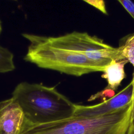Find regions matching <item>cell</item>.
<instances>
[{
	"label": "cell",
	"instance_id": "cell-2",
	"mask_svg": "<svg viewBox=\"0 0 134 134\" xmlns=\"http://www.w3.org/2000/svg\"><path fill=\"white\" fill-rule=\"evenodd\" d=\"M22 36L29 42L24 60L39 68L75 76L104 71L82 54L57 43L53 37L27 33Z\"/></svg>",
	"mask_w": 134,
	"mask_h": 134
},
{
	"label": "cell",
	"instance_id": "cell-8",
	"mask_svg": "<svg viewBox=\"0 0 134 134\" xmlns=\"http://www.w3.org/2000/svg\"><path fill=\"white\" fill-rule=\"evenodd\" d=\"M15 69L13 53L7 48L0 46V73L11 72Z\"/></svg>",
	"mask_w": 134,
	"mask_h": 134
},
{
	"label": "cell",
	"instance_id": "cell-12",
	"mask_svg": "<svg viewBox=\"0 0 134 134\" xmlns=\"http://www.w3.org/2000/svg\"><path fill=\"white\" fill-rule=\"evenodd\" d=\"M132 104H131V111L130 118V124L134 125V71L133 73L132 79Z\"/></svg>",
	"mask_w": 134,
	"mask_h": 134
},
{
	"label": "cell",
	"instance_id": "cell-14",
	"mask_svg": "<svg viewBox=\"0 0 134 134\" xmlns=\"http://www.w3.org/2000/svg\"><path fill=\"white\" fill-rule=\"evenodd\" d=\"M2 24H1V21H0V34L2 31Z\"/></svg>",
	"mask_w": 134,
	"mask_h": 134
},
{
	"label": "cell",
	"instance_id": "cell-5",
	"mask_svg": "<svg viewBox=\"0 0 134 134\" xmlns=\"http://www.w3.org/2000/svg\"><path fill=\"white\" fill-rule=\"evenodd\" d=\"M132 82L131 81L117 94L107 100L93 105L75 104V109L86 117H98L117 111L132 103Z\"/></svg>",
	"mask_w": 134,
	"mask_h": 134
},
{
	"label": "cell",
	"instance_id": "cell-10",
	"mask_svg": "<svg viewBox=\"0 0 134 134\" xmlns=\"http://www.w3.org/2000/svg\"><path fill=\"white\" fill-rule=\"evenodd\" d=\"M84 2L93 6L95 8L100 11L102 13L108 15L105 3L103 0H84Z\"/></svg>",
	"mask_w": 134,
	"mask_h": 134
},
{
	"label": "cell",
	"instance_id": "cell-13",
	"mask_svg": "<svg viewBox=\"0 0 134 134\" xmlns=\"http://www.w3.org/2000/svg\"><path fill=\"white\" fill-rule=\"evenodd\" d=\"M126 134H134V127H130L127 131Z\"/></svg>",
	"mask_w": 134,
	"mask_h": 134
},
{
	"label": "cell",
	"instance_id": "cell-6",
	"mask_svg": "<svg viewBox=\"0 0 134 134\" xmlns=\"http://www.w3.org/2000/svg\"><path fill=\"white\" fill-rule=\"evenodd\" d=\"M24 120V113L13 97L0 102V134H19Z\"/></svg>",
	"mask_w": 134,
	"mask_h": 134
},
{
	"label": "cell",
	"instance_id": "cell-1",
	"mask_svg": "<svg viewBox=\"0 0 134 134\" xmlns=\"http://www.w3.org/2000/svg\"><path fill=\"white\" fill-rule=\"evenodd\" d=\"M12 97L21 107L25 120L32 125L54 122L70 118L75 104L54 87L23 82L12 93Z\"/></svg>",
	"mask_w": 134,
	"mask_h": 134
},
{
	"label": "cell",
	"instance_id": "cell-3",
	"mask_svg": "<svg viewBox=\"0 0 134 134\" xmlns=\"http://www.w3.org/2000/svg\"><path fill=\"white\" fill-rule=\"evenodd\" d=\"M131 104L98 117L84 116L75 109L70 118L49 124L32 125L25 119L19 134H126L130 125Z\"/></svg>",
	"mask_w": 134,
	"mask_h": 134
},
{
	"label": "cell",
	"instance_id": "cell-11",
	"mask_svg": "<svg viewBox=\"0 0 134 134\" xmlns=\"http://www.w3.org/2000/svg\"><path fill=\"white\" fill-rule=\"evenodd\" d=\"M118 2L134 19V3L130 0H118Z\"/></svg>",
	"mask_w": 134,
	"mask_h": 134
},
{
	"label": "cell",
	"instance_id": "cell-4",
	"mask_svg": "<svg viewBox=\"0 0 134 134\" xmlns=\"http://www.w3.org/2000/svg\"><path fill=\"white\" fill-rule=\"evenodd\" d=\"M59 44L82 54L88 60L105 69L113 60H125L122 48L114 47L103 40L86 32L73 31L64 35L53 37Z\"/></svg>",
	"mask_w": 134,
	"mask_h": 134
},
{
	"label": "cell",
	"instance_id": "cell-9",
	"mask_svg": "<svg viewBox=\"0 0 134 134\" xmlns=\"http://www.w3.org/2000/svg\"><path fill=\"white\" fill-rule=\"evenodd\" d=\"M121 46L123 56L134 67V34L128 37Z\"/></svg>",
	"mask_w": 134,
	"mask_h": 134
},
{
	"label": "cell",
	"instance_id": "cell-7",
	"mask_svg": "<svg viewBox=\"0 0 134 134\" xmlns=\"http://www.w3.org/2000/svg\"><path fill=\"white\" fill-rule=\"evenodd\" d=\"M128 62L125 59L119 61L113 60L106 66L102 77L106 80L108 90L116 91L126 77L125 65Z\"/></svg>",
	"mask_w": 134,
	"mask_h": 134
}]
</instances>
